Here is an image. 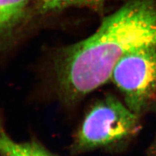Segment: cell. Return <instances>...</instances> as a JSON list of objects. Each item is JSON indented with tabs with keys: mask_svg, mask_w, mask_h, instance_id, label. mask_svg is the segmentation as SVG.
Returning <instances> with one entry per match:
<instances>
[{
	"mask_svg": "<svg viewBox=\"0 0 156 156\" xmlns=\"http://www.w3.org/2000/svg\"><path fill=\"white\" fill-rule=\"evenodd\" d=\"M139 128V116L116 97L108 95L92 106L72 146L76 154L115 146L133 135Z\"/></svg>",
	"mask_w": 156,
	"mask_h": 156,
	"instance_id": "6da1fadb",
	"label": "cell"
},
{
	"mask_svg": "<svg viewBox=\"0 0 156 156\" xmlns=\"http://www.w3.org/2000/svg\"><path fill=\"white\" fill-rule=\"evenodd\" d=\"M111 79L135 114L139 116L156 110V47L124 55L115 65Z\"/></svg>",
	"mask_w": 156,
	"mask_h": 156,
	"instance_id": "7a4b0ae2",
	"label": "cell"
},
{
	"mask_svg": "<svg viewBox=\"0 0 156 156\" xmlns=\"http://www.w3.org/2000/svg\"><path fill=\"white\" fill-rule=\"evenodd\" d=\"M31 5V0H0V51L25 24Z\"/></svg>",
	"mask_w": 156,
	"mask_h": 156,
	"instance_id": "3957f363",
	"label": "cell"
},
{
	"mask_svg": "<svg viewBox=\"0 0 156 156\" xmlns=\"http://www.w3.org/2000/svg\"><path fill=\"white\" fill-rule=\"evenodd\" d=\"M0 155L2 156H57L35 141L15 142L5 132L1 124Z\"/></svg>",
	"mask_w": 156,
	"mask_h": 156,
	"instance_id": "277c9868",
	"label": "cell"
},
{
	"mask_svg": "<svg viewBox=\"0 0 156 156\" xmlns=\"http://www.w3.org/2000/svg\"><path fill=\"white\" fill-rule=\"evenodd\" d=\"M110 0H36L41 14L57 12L70 7H82L101 12Z\"/></svg>",
	"mask_w": 156,
	"mask_h": 156,
	"instance_id": "5b68a950",
	"label": "cell"
},
{
	"mask_svg": "<svg viewBox=\"0 0 156 156\" xmlns=\"http://www.w3.org/2000/svg\"><path fill=\"white\" fill-rule=\"evenodd\" d=\"M149 156H156V140L151 147Z\"/></svg>",
	"mask_w": 156,
	"mask_h": 156,
	"instance_id": "8992f818",
	"label": "cell"
}]
</instances>
